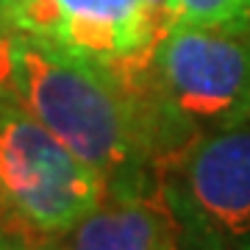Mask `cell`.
Listing matches in <instances>:
<instances>
[{"instance_id": "12", "label": "cell", "mask_w": 250, "mask_h": 250, "mask_svg": "<svg viewBox=\"0 0 250 250\" xmlns=\"http://www.w3.org/2000/svg\"><path fill=\"white\" fill-rule=\"evenodd\" d=\"M242 250H250V245H245V248H242Z\"/></svg>"}, {"instance_id": "1", "label": "cell", "mask_w": 250, "mask_h": 250, "mask_svg": "<svg viewBox=\"0 0 250 250\" xmlns=\"http://www.w3.org/2000/svg\"><path fill=\"white\" fill-rule=\"evenodd\" d=\"M136 89L114 70L45 39L0 34V92L98 167L108 187H142L150 156H167L159 108H147Z\"/></svg>"}, {"instance_id": "10", "label": "cell", "mask_w": 250, "mask_h": 250, "mask_svg": "<svg viewBox=\"0 0 250 250\" xmlns=\"http://www.w3.org/2000/svg\"><path fill=\"white\" fill-rule=\"evenodd\" d=\"M178 250H225V248H208V245H197V242L181 239V248Z\"/></svg>"}, {"instance_id": "7", "label": "cell", "mask_w": 250, "mask_h": 250, "mask_svg": "<svg viewBox=\"0 0 250 250\" xmlns=\"http://www.w3.org/2000/svg\"><path fill=\"white\" fill-rule=\"evenodd\" d=\"M250 28V0H170V28Z\"/></svg>"}, {"instance_id": "6", "label": "cell", "mask_w": 250, "mask_h": 250, "mask_svg": "<svg viewBox=\"0 0 250 250\" xmlns=\"http://www.w3.org/2000/svg\"><path fill=\"white\" fill-rule=\"evenodd\" d=\"M181 225L164 200L161 184L108 187L100 206L70 233L59 250H178Z\"/></svg>"}, {"instance_id": "8", "label": "cell", "mask_w": 250, "mask_h": 250, "mask_svg": "<svg viewBox=\"0 0 250 250\" xmlns=\"http://www.w3.org/2000/svg\"><path fill=\"white\" fill-rule=\"evenodd\" d=\"M0 250H59V239H45L0 225Z\"/></svg>"}, {"instance_id": "5", "label": "cell", "mask_w": 250, "mask_h": 250, "mask_svg": "<svg viewBox=\"0 0 250 250\" xmlns=\"http://www.w3.org/2000/svg\"><path fill=\"white\" fill-rule=\"evenodd\" d=\"M3 31L92 59L125 83L145 78L156 47L142 0H6Z\"/></svg>"}, {"instance_id": "3", "label": "cell", "mask_w": 250, "mask_h": 250, "mask_svg": "<svg viewBox=\"0 0 250 250\" xmlns=\"http://www.w3.org/2000/svg\"><path fill=\"white\" fill-rule=\"evenodd\" d=\"M106 175L0 92V225L59 239L92 214Z\"/></svg>"}, {"instance_id": "2", "label": "cell", "mask_w": 250, "mask_h": 250, "mask_svg": "<svg viewBox=\"0 0 250 250\" xmlns=\"http://www.w3.org/2000/svg\"><path fill=\"white\" fill-rule=\"evenodd\" d=\"M147 86L167 159L172 136L208 134L250 120V28L172 25L153 47Z\"/></svg>"}, {"instance_id": "9", "label": "cell", "mask_w": 250, "mask_h": 250, "mask_svg": "<svg viewBox=\"0 0 250 250\" xmlns=\"http://www.w3.org/2000/svg\"><path fill=\"white\" fill-rule=\"evenodd\" d=\"M142 6L150 22V31L156 36V45H159V39L170 31V0H142Z\"/></svg>"}, {"instance_id": "11", "label": "cell", "mask_w": 250, "mask_h": 250, "mask_svg": "<svg viewBox=\"0 0 250 250\" xmlns=\"http://www.w3.org/2000/svg\"><path fill=\"white\" fill-rule=\"evenodd\" d=\"M3 9H6V0H0V31H3Z\"/></svg>"}, {"instance_id": "4", "label": "cell", "mask_w": 250, "mask_h": 250, "mask_svg": "<svg viewBox=\"0 0 250 250\" xmlns=\"http://www.w3.org/2000/svg\"><path fill=\"white\" fill-rule=\"evenodd\" d=\"M164 164L159 184L181 239L225 250L250 245V120L195 136Z\"/></svg>"}]
</instances>
